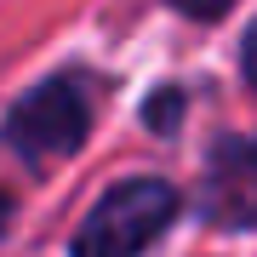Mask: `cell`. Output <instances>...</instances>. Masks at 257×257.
<instances>
[{"mask_svg":"<svg viewBox=\"0 0 257 257\" xmlns=\"http://www.w3.org/2000/svg\"><path fill=\"white\" fill-rule=\"evenodd\" d=\"M97 120V80L92 74H52L35 92L18 97V109L6 114V149L29 166H52L69 160L74 149L86 143Z\"/></svg>","mask_w":257,"mask_h":257,"instance_id":"cell-2","label":"cell"},{"mask_svg":"<svg viewBox=\"0 0 257 257\" xmlns=\"http://www.w3.org/2000/svg\"><path fill=\"white\" fill-rule=\"evenodd\" d=\"M177 189L166 177H120L97 194L69 240V257H143L177 217Z\"/></svg>","mask_w":257,"mask_h":257,"instance_id":"cell-1","label":"cell"},{"mask_svg":"<svg viewBox=\"0 0 257 257\" xmlns=\"http://www.w3.org/2000/svg\"><path fill=\"white\" fill-rule=\"evenodd\" d=\"M12 223V194H0V229Z\"/></svg>","mask_w":257,"mask_h":257,"instance_id":"cell-6","label":"cell"},{"mask_svg":"<svg viewBox=\"0 0 257 257\" xmlns=\"http://www.w3.org/2000/svg\"><path fill=\"white\" fill-rule=\"evenodd\" d=\"M240 74H246V86L257 92V18H251L246 35H240Z\"/></svg>","mask_w":257,"mask_h":257,"instance_id":"cell-5","label":"cell"},{"mask_svg":"<svg viewBox=\"0 0 257 257\" xmlns=\"http://www.w3.org/2000/svg\"><path fill=\"white\" fill-rule=\"evenodd\" d=\"M200 217L211 229H257V138H217L200 172Z\"/></svg>","mask_w":257,"mask_h":257,"instance_id":"cell-3","label":"cell"},{"mask_svg":"<svg viewBox=\"0 0 257 257\" xmlns=\"http://www.w3.org/2000/svg\"><path fill=\"white\" fill-rule=\"evenodd\" d=\"M183 92H177V86H160V92H155V103H149V109H143V120H149V126H155V132H172V120H183Z\"/></svg>","mask_w":257,"mask_h":257,"instance_id":"cell-4","label":"cell"}]
</instances>
